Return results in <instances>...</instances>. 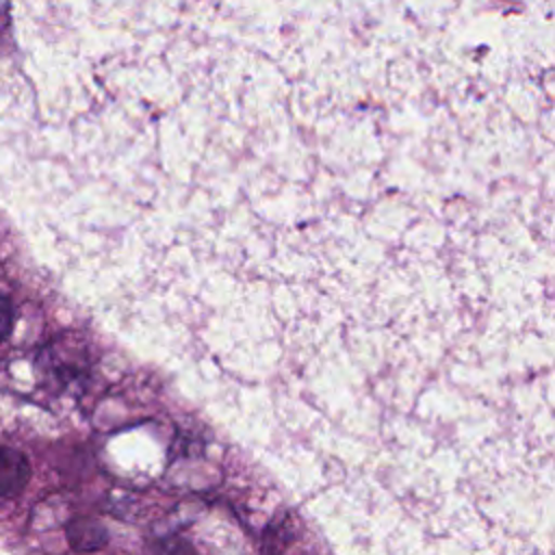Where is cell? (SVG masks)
<instances>
[{"mask_svg":"<svg viewBox=\"0 0 555 555\" xmlns=\"http://www.w3.org/2000/svg\"><path fill=\"white\" fill-rule=\"evenodd\" d=\"M28 475L26 457L15 449L0 447V503H7L22 492Z\"/></svg>","mask_w":555,"mask_h":555,"instance_id":"obj_1","label":"cell"},{"mask_svg":"<svg viewBox=\"0 0 555 555\" xmlns=\"http://www.w3.org/2000/svg\"><path fill=\"white\" fill-rule=\"evenodd\" d=\"M11 319H13V312H11V301L0 295V343L4 340V336L9 334L11 330Z\"/></svg>","mask_w":555,"mask_h":555,"instance_id":"obj_2","label":"cell"}]
</instances>
